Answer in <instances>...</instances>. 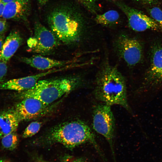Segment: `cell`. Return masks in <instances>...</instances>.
<instances>
[{"mask_svg": "<svg viewBox=\"0 0 162 162\" xmlns=\"http://www.w3.org/2000/svg\"><path fill=\"white\" fill-rule=\"evenodd\" d=\"M0 162H10L4 159H2V158H0Z\"/></svg>", "mask_w": 162, "mask_h": 162, "instance_id": "cell-29", "label": "cell"}, {"mask_svg": "<svg viewBox=\"0 0 162 162\" xmlns=\"http://www.w3.org/2000/svg\"><path fill=\"white\" fill-rule=\"evenodd\" d=\"M146 86L154 87L162 84V46L155 45L151 51L150 65L145 79Z\"/></svg>", "mask_w": 162, "mask_h": 162, "instance_id": "cell-9", "label": "cell"}, {"mask_svg": "<svg viewBox=\"0 0 162 162\" xmlns=\"http://www.w3.org/2000/svg\"><path fill=\"white\" fill-rule=\"evenodd\" d=\"M47 106L38 99L27 97L22 99L13 110L20 122L33 119L41 115Z\"/></svg>", "mask_w": 162, "mask_h": 162, "instance_id": "cell-10", "label": "cell"}, {"mask_svg": "<svg viewBox=\"0 0 162 162\" xmlns=\"http://www.w3.org/2000/svg\"><path fill=\"white\" fill-rule=\"evenodd\" d=\"M95 84L94 94L97 100L108 105H118L130 111L125 79L116 67L109 64L104 65L97 74Z\"/></svg>", "mask_w": 162, "mask_h": 162, "instance_id": "cell-1", "label": "cell"}, {"mask_svg": "<svg viewBox=\"0 0 162 162\" xmlns=\"http://www.w3.org/2000/svg\"><path fill=\"white\" fill-rule=\"evenodd\" d=\"M6 28V21L0 20V34H2L5 31Z\"/></svg>", "mask_w": 162, "mask_h": 162, "instance_id": "cell-22", "label": "cell"}, {"mask_svg": "<svg viewBox=\"0 0 162 162\" xmlns=\"http://www.w3.org/2000/svg\"><path fill=\"white\" fill-rule=\"evenodd\" d=\"M5 4L0 0V17H2Z\"/></svg>", "mask_w": 162, "mask_h": 162, "instance_id": "cell-25", "label": "cell"}, {"mask_svg": "<svg viewBox=\"0 0 162 162\" xmlns=\"http://www.w3.org/2000/svg\"><path fill=\"white\" fill-rule=\"evenodd\" d=\"M63 162H86V161L85 158H80L71 160H66Z\"/></svg>", "mask_w": 162, "mask_h": 162, "instance_id": "cell-24", "label": "cell"}, {"mask_svg": "<svg viewBox=\"0 0 162 162\" xmlns=\"http://www.w3.org/2000/svg\"><path fill=\"white\" fill-rule=\"evenodd\" d=\"M38 162H46L43 161H38Z\"/></svg>", "mask_w": 162, "mask_h": 162, "instance_id": "cell-30", "label": "cell"}, {"mask_svg": "<svg viewBox=\"0 0 162 162\" xmlns=\"http://www.w3.org/2000/svg\"><path fill=\"white\" fill-rule=\"evenodd\" d=\"M86 7L91 11H94L95 8L96 0H78Z\"/></svg>", "mask_w": 162, "mask_h": 162, "instance_id": "cell-20", "label": "cell"}, {"mask_svg": "<svg viewBox=\"0 0 162 162\" xmlns=\"http://www.w3.org/2000/svg\"><path fill=\"white\" fill-rule=\"evenodd\" d=\"M39 2L41 4H44L49 0H38Z\"/></svg>", "mask_w": 162, "mask_h": 162, "instance_id": "cell-27", "label": "cell"}, {"mask_svg": "<svg viewBox=\"0 0 162 162\" xmlns=\"http://www.w3.org/2000/svg\"><path fill=\"white\" fill-rule=\"evenodd\" d=\"M42 123L38 121H34L30 123L26 128L23 134L24 138L31 137L36 134L40 130Z\"/></svg>", "mask_w": 162, "mask_h": 162, "instance_id": "cell-18", "label": "cell"}, {"mask_svg": "<svg viewBox=\"0 0 162 162\" xmlns=\"http://www.w3.org/2000/svg\"><path fill=\"white\" fill-rule=\"evenodd\" d=\"M119 17V14L116 11L111 10L102 14L97 15L95 20L98 24L109 25L116 23Z\"/></svg>", "mask_w": 162, "mask_h": 162, "instance_id": "cell-16", "label": "cell"}, {"mask_svg": "<svg viewBox=\"0 0 162 162\" xmlns=\"http://www.w3.org/2000/svg\"><path fill=\"white\" fill-rule=\"evenodd\" d=\"M16 132L8 134L1 140L2 145L4 148L12 151L17 147L19 142V138Z\"/></svg>", "mask_w": 162, "mask_h": 162, "instance_id": "cell-17", "label": "cell"}, {"mask_svg": "<svg viewBox=\"0 0 162 162\" xmlns=\"http://www.w3.org/2000/svg\"><path fill=\"white\" fill-rule=\"evenodd\" d=\"M49 138L53 141L70 149L89 142L100 152L94 134L89 127L82 121H71L57 125L50 132Z\"/></svg>", "mask_w": 162, "mask_h": 162, "instance_id": "cell-3", "label": "cell"}, {"mask_svg": "<svg viewBox=\"0 0 162 162\" xmlns=\"http://www.w3.org/2000/svg\"><path fill=\"white\" fill-rule=\"evenodd\" d=\"M29 7L28 0H14L5 4L2 17L6 19L25 18Z\"/></svg>", "mask_w": 162, "mask_h": 162, "instance_id": "cell-12", "label": "cell"}, {"mask_svg": "<svg viewBox=\"0 0 162 162\" xmlns=\"http://www.w3.org/2000/svg\"><path fill=\"white\" fill-rule=\"evenodd\" d=\"M7 63L0 61V83L3 81L7 73Z\"/></svg>", "mask_w": 162, "mask_h": 162, "instance_id": "cell-21", "label": "cell"}, {"mask_svg": "<svg viewBox=\"0 0 162 162\" xmlns=\"http://www.w3.org/2000/svg\"><path fill=\"white\" fill-rule=\"evenodd\" d=\"M5 40L4 36L2 34H0V51L2 49Z\"/></svg>", "mask_w": 162, "mask_h": 162, "instance_id": "cell-26", "label": "cell"}, {"mask_svg": "<svg viewBox=\"0 0 162 162\" xmlns=\"http://www.w3.org/2000/svg\"><path fill=\"white\" fill-rule=\"evenodd\" d=\"M64 70V67L52 69L36 74L9 80L0 83V90H11L18 92L27 90L34 87L42 77Z\"/></svg>", "mask_w": 162, "mask_h": 162, "instance_id": "cell-11", "label": "cell"}, {"mask_svg": "<svg viewBox=\"0 0 162 162\" xmlns=\"http://www.w3.org/2000/svg\"><path fill=\"white\" fill-rule=\"evenodd\" d=\"M2 2L5 4H6L10 2L14 1V0H1Z\"/></svg>", "mask_w": 162, "mask_h": 162, "instance_id": "cell-28", "label": "cell"}, {"mask_svg": "<svg viewBox=\"0 0 162 162\" xmlns=\"http://www.w3.org/2000/svg\"><path fill=\"white\" fill-rule=\"evenodd\" d=\"M59 41L51 31L37 22L34 26V35L28 40L27 44L30 51L44 55L49 54L56 48Z\"/></svg>", "mask_w": 162, "mask_h": 162, "instance_id": "cell-6", "label": "cell"}, {"mask_svg": "<svg viewBox=\"0 0 162 162\" xmlns=\"http://www.w3.org/2000/svg\"><path fill=\"white\" fill-rule=\"evenodd\" d=\"M144 4L148 5H152L155 4L157 2V0H136Z\"/></svg>", "mask_w": 162, "mask_h": 162, "instance_id": "cell-23", "label": "cell"}, {"mask_svg": "<svg viewBox=\"0 0 162 162\" xmlns=\"http://www.w3.org/2000/svg\"><path fill=\"white\" fill-rule=\"evenodd\" d=\"M114 46L117 54L129 66H135L142 58V45L135 38L121 35L115 40Z\"/></svg>", "mask_w": 162, "mask_h": 162, "instance_id": "cell-7", "label": "cell"}, {"mask_svg": "<svg viewBox=\"0 0 162 162\" xmlns=\"http://www.w3.org/2000/svg\"><path fill=\"white\" fill-rule=\"evenodd\" d=\"M47 20L51 31L59 41L70 44L79 40L80 26L76 16L69 8H56L50 14Z\"/></svg>", "mask_w": 162, "mask_h": 162, "instance_id": "cell-4", "label": "cell"}, {"mask_svg": "<svg viewBox=\"0 0 162 162\" xmlns=\"http://www.w3.org/2000/svg\"><path fill=\"white\" fill-rule=\"evenodd\" d=\"M23 42L17 32L12 31L5 39L0 51V61L7 63L14 55Z\"/></svg>", "mask_w": 162, "mask_h": 162, "instance_id": "cell-14", "label": "cell"}, {"mask_svg": "<svg viewBox=\"0 0 162 162\" xmlns=\"http://www.w3.org/2000/svg\"><path fill=\"white\" fill-rule=\"evenodd\" d=\"M110 106L104 103L94 106L92 111V126L98 133L107 140L113 153L115 122Z\"/></svg>", "mask_w": 162, "mask_h": 162, "instance_id": "cell-5", "label": "cell"}, {"mask_svg": "<svg viewBox=\"0 0 162 162\" xmlns=\"http://www.w3.org/2000/svg\"><path fill=\"white\" fill-rule=\"evenodd\" d=\"M21 60L24 63L37 69L48 70L56 67H62L66 66L69 61H60L45 57L40 55L30 57H23Z\"/></svg>", "mask_w": 162, "mask_h": 162, "instance_id": "cell-13", "label": "cell"}, {"mask_svg": "<svg viewBox=\"0 0 162 162\" xmlns=\"http://www.w3.org/2000/svg\"><path fill=\"white\" fill-rule=\"evenodd\" d=\"M20 120L14 110L0 112V140L6 135L16 132Z\"/></svg>", "mask_w": 162, "mask_h": 162, "instance_id": "cell-15", "label": "cell"}, {"mask_svg": "<svg viewBox=\"0 0 162 162\" xmlns=\"http://www.w3.org/2000/svg\"><path fill=\"white\" fill-rule=\"evenodd\" d=\"M80 82L79 79L76 78L40 80L31 88L18 92L16 96L21 99L34 98L48 106L72 91L80 84Z\"/></svg>", "mask_w": 162, "mask_h": 162, "instance_id": "cell-2", "label": "cell"}, {"mask_svg": "<svg viewBox=\"0 0 162 162\" xmlns=\"http://www.w3.org/2000/svg\"><path fill=\"white\" fill-rule=\"evenodd\" d=\"M115 2L126 15L129 26L134 31L142 32L148 29L157 31L162 30L151 17L123 3Z\"/></svg>", "mask_w": 162, "mask_h": 162, "instance_id": "cell-8", "label": "cell"}, {"mask_svg": "<svg viewBox=\"0 0 162 162\" xmlns=\"http://www.w3.org/2000/svg\"><path fill=\"white\" fill-rule=\"evenodd\" d=\"M148 12L151 17L162 30V10L158 7H154L150 9Z\"/></svg>", "mask_w": 162, "mask_h": 162, "instance_id": "cell-19", "label": "cell"}]
</instances>
